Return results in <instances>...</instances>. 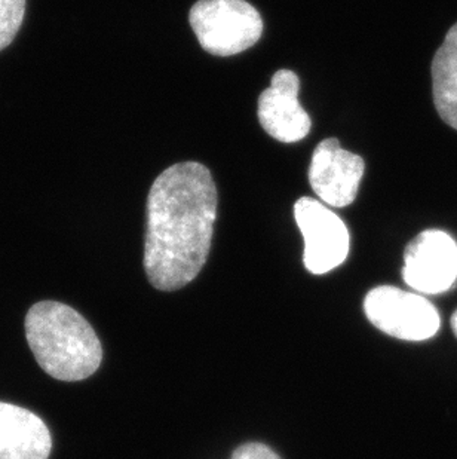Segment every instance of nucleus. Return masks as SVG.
Segmentation results:
<instances>
[{"label":"nucleus","instance_id":"obj_1","mask_svg":"<svg viewBox=\"0 0 457 459\" xmlns=\"http://www.w3.org/2000/svg\"><path fill=\"white\" fill-rule=\"evenodd\" d=\"M216 183L199 162L171 165L147 198L144 269L151 286L176 291L198 277L211 250L217 221Z\"/></svg>","mask_w":457,"mask_h":459},{"label":"nucleus","instance_id":"obj_13","mask_svg":"<svg viewBox=\"0 0 457 459\" xmlns=\"http://www.w3.org/2000/svg\"><path fill=\"white\" fill-rule=\"evenodd\" d=\"M452 327H453L454 334L457 336V311L453 314V318H452Z\"/></svg>","mask_w":457,"mask_h":459},{"label":"nucleus","instance_id":"obj_12","mask_svg":"<svg viewBox=\"0 0 457 459\" xmlns=\"http://www.w3.org/2000/svg\"><path fill=\"white\" fill-rule=\"evenodd\" d=\"M232 459H280L263 443H246L233 452Z\"/></svg>","mask_w":457,"mask_h":459},{"label":"nucleus","instance_id":"obj_6","mask_svg":"<svg viewBox=\"0 0 457 459\" xmlns=\"http://www.w3.org/2000/svg\"><path fill=\"white\" fill-rule=\"evenodd\" d=\"M402 278L418 295H443L457 282V243L444 230H429L409 244Z\"/></svg>","mask_w":457,"mask_h":459},{"label":"nucleus","instance_id":"obj_8","mask_svg":"<svg viewBox=\"0 0 457 459\" xmlns=\"http://www.w3.org/2000/svg\"><path fill=\"white\" fill-rule=\"evenodd\" d=\"M300 79L291 70L280 69L271 81V87L259 97L260 126L271 137L282 143H296L311 131V117L298 101Z\"/></svg>","mask_w":457,"mask_h":459},{"label":"nucleus","instance_id":"obj_10","mask_svg":"<svg viewBox=\"0 0 457 459\" xmlns=\"http://www.w3.org/2000/svg\"><path fill=\"white\" fill-rule=\"evenodd\" d=\"M431 74L436 112L447 126L457 130V22L435 52Z\"/></svg>","mask_w":457,"mask_h":459},{"label":"nucleus","instance_id":"obj_11","mask_svg":"<svg viewBox=\"0 0 457 459\" xmlns=\"http://www.w3.org/2000/svg\"><path fill=\"white\" fill-rule=\"evenodd\" d=\"M26 15V0H0V51L13 44Z\"/></svg>","mask_w":457,"mask_h":459},{"label":"nucleus","instance_id":"obj_9","mask_svg":"<svg viewBox=\"0 0 457 459\" xmlns=\"http://www.w3.org/2000/svg\"><path fill=\"white\" fill-rule=\"evenodd\" d=\"M52 438L33 411L0 402V459H47Z\"/></svg>","mask_w":457,"mask_h":459},{"label":"nucleus","instance_id":"obj_2","mask_svg":"<svg viewBox=\"0 0 457 459\" xmlns=\"http://www.w3.org/2000/svg\"><path fill=\"white\" fill-rule=\"evenodd\" d=\"M26 338L38 364L58 381H83L99 370L103 359L92 325L60 302L45 300L30 307Z\"/></svg>","mask_w":457,"mask_h":459},{"label":"nucleus","instance_id":"obj_4","mask_svg":"<svg viewBox=\"0 0 457 459\" xmlns=\"http://www.w3.org/2000/svg\"><path fill=\"white\" fill-rule=\"evenodd\" d=\"M364 312L375 329L406 342H425L440 332V312L416 291L375 287L364 299Z\"/></svg>","mask_w":457,"mask_h":459},{"label":"nucleus","instance_id":"obj_3","mask_svg":"<svg viewBox=\"0 0 457 459\" xmlns=\"http://www.w3.org/2000/svg\"><path fill=\"white\" fill-rule=\"evenodd\" d=\"M190 26L208 54L230 56L250 49L263 35V20L246 0H199Z\"/></svg>","mask_w":457,"mask_h":459},{"label":"nucleus","instance_id":"obj_7","mask_svg":"<svg viewBox=\"0 0 457 459\" xmlns=\"http://www.w3.org/2000/svg\"><path fill=\"white\" fill-rule=\"evenodd\" d=\"M366 164L361 156L341 148L337 139L316 146L309 167V183L323 204L343 208L352 204L363 180Z\"/></svg>","mask_w":457,"mask_h":459},{"label":"nucleus","instance_id":"obj_5","mask_svg":"<svg viewBox=\"0 0 457 459\" xmlns=\"http://www.w3.org/2000/svg\"><path fill=\"white\" fill-rule=\"evenodd\" d=\"M294 217L305 238L303 262L315 275L341 266L349 255V230L336 212L305 196L294 204Z\"/></svg>","mask_w":457,"mask_h":459}]
</instances>
